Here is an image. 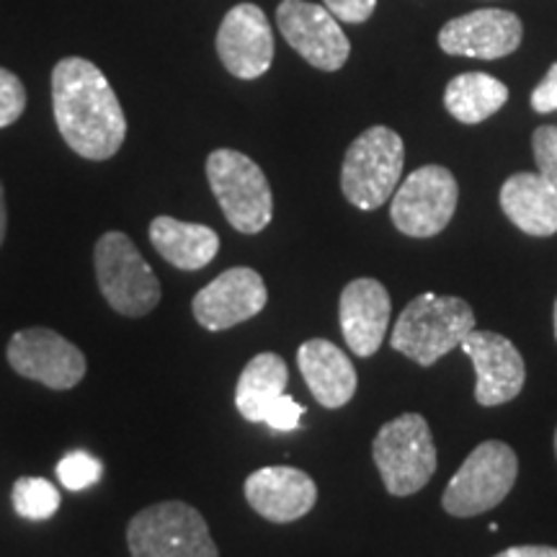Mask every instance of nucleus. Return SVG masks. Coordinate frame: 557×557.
<instances>
[{
    "mask_svg": "<svg viewBox=\"0 0 557 557\" xmlns=\"http://www.w3.org/2000/svg\"><path fill=\"white\" fill-rule=\"evenodd\" d=\"M276 26L299 58L325 73H336L351 54V41L325 5L308 0H282L276 9Z\"/></svg>",
    "mask_w": 557,
    "mask_h": 557,
    "instance_id": "nucleus-10",
    "label": "nucleus"
},
{
    "mask_svg": "<svg viewBox=\"0 0 557 557\" xmlns=\"http://www.w3.org/2000/svg\"><path fill=\"white\" fill-rule=\"evenodd\" d=\"M532 152L537 171L557 189V127H540L532 135Z\"/></svg>",
    "mask_w": 557,
    "mask_h": 557,
    "instance_id": "nucleus-26",
    "label": "nucleus"
},
{
    "mask_svg": "<svg viewBox=\"0 0 557 557\" xmlns=\"http://www.w3.org/2000/svg\"><path fill=\"white\" fill-rule=\"evenodd\" d=\"M519 478V457L506 442L491 438L470 451L442 496L449 517L470 519L504 504Z\"/></svg>",
    "mask_w": 557,
    "mask_h": 557,
    "instance_id": "nucleus-5",
    "label": "nucleus"
},
{
    "mask_svg": "<svg viewBox=\"0 0 557 557\" xmlns=\"http://www.w3.org/2000/svg\"><path fill=\"white\" fill-rule=\"evenodd\" d=\"M323 3L333 16L346 24H364L377 9V0H323Z\"/></svg>",
    "mask_w": 557,
    "mask_h": 557,
    "instance_id": "nucleus-28",
    "label": "nucleus"
},
{
    "mask_svg": "<svg viewBox=\"0 0 557 557\" xmlns=\"http://www.w3.org/2000/svg\"><path fill=\"white\" fill-rule=\"evenodd\" d=\"M5 227H9V212H5V191L3 184H0V246L5 240Z\"/></svg>",
    "mask_w": 557,
    "mask_h": 557,
    "instance_id": "nucleus-31",
    "label": "nucleus"
},
{
    "mask_svg": "<svg viewBox=\"0 0 557 557\" xmlns=\"http://www.w3.org/2000/svg\"><path fill=\"white\" fill-rule=\"evenodd\" d=\"M472 331H475V312L468 299L423 292L398 315L389 344L416 364L431 367L455 351Z\"/></svg>",
    "mask_w": 557,
    "mask_h": 557,
    "instance_id": "nucleus-2",
    "label": "nucleus"
},
{
    "mask_svg": "<svg viewBox=\"0 0 557 557\" xmlns=\"http://www.w3.org/2000/svg\"><path fill=\"white\" fill-rule=\"evenodd\" d=\"M524 26L511 11L480 9L447 21L438 32V47L455 58L500 60L519 50Z\"/></svg>",
    "mask_w": 557,
    "mask_h": 557,
    "instance_id": "nucleus-14",
    "label": "nucleus"
},
{
    "mask_svg": "<svg viewBox=\"0 0 557 557\" xmlns=\"http://www.w3.org/2000/svg\"><path fill=\"white\" fill-rule=\"evenodd\" d=\"M393 302L377 278H354L338 299V323L354 357L369 359L380 351L387 336Z\"/></svg>",
    "mask_w": 557,
    "mask_h": 557,
    "instance_id": "nucleus-16",
    "label": "nucleus"
},
{
    "mask_svg": "<svg viewBox=\"0 0 557 557\" xmlns=\"http://www.w3.org/2000/svg\"><path fill=\"white\" fill-rule=\"evenodd\" d=\"M493 557H557V547L519 545V547H508V549H504V553H498Z\"/></svg>",
    "mask_w": 557,
    "mask_h": 557,
    "instance_id": "nucleus-30",
    "label": "nucleus"
},
{
    "mask_svg": "<svg viewBox=\"0 0 557 557\" xmlns=\"http://www.w3.org/2000/svg\"><path fill=\"white\" fill-rule=\"evenodd\" d=\"M13 508L21 519L45 521L52 519L60 508V491L45 478H18L11 493Z\"/></svg>",
    "mask_w": 557,
    "mask_h": 557,
    "instance_id": "nucleus-23",
    "label": "nucleus"
},
{
    "mask_svg": "<svg viewBox=\"0 0 557 557\" xmlns=\"http://www.w3.org/2000/svg\"><path fill=\"white\" fill-rule=\"evenodd\" d=\"M207 178L214 199L238 233L259 235L274 218V197L261 165L238 150H214L207 158Z\"/></svg>",
    "mask_w": 557,
    "mask_h": 557,
    "instance_id": "nucleus-6",
    "label": "nucleus"
},
{
    "mask_svg": "<svg viewBox=\"0 0 557 557\" xmlns=\"http://www.w3.org/2000/svg\"><path fill=\"white\" fill-rule=\"evenodd\" d=\"M297 367L312 398L323 408H344L357 395V369L329 338H310L299 346Z\"/></svg>",
    "mask_w": 557,
    "mask_h": 557,
    "instance_id": "nucleus-18",
    "label": "nucleus"
},
{
    "mask_svg": "<svg viewBox=\"0 0 557 557\" xmlns=\"http://www.w3.org/2000/svg\"><path fill=\"white\" fill-rule=\"evenodd\" d=\"M52 111L67 148L86 160L114 158L127 137L122 103L90 60L65 58L54 65Z\"/></svg>",
    "mask_w": 557,
    "mask_h": 557,
    "instance_id": "nucleus-1",
    "label": "nucleus"
},
{
    "mask_svg": "<svg viewBox=\"0 0 557 557\" xmlns=\"http://www.w3.org/2000/svg\"><path fill=\"white\" fill-rule=\"evenodd\" d=\"M406 145L389 127H369L348 145L341 169V191L351 207L374 212L398 189Z\"/></svg>",
    "mask_w": 557,
    "mask_h": 557,
    "instance_id": "nucleus-3",
    "label": "nucleus"
},
{
    "mask_svg": "<svg viewBox=\"0 0 557 557\" xmlns=\"http://www.w3.org/2000/svg\"><path fill=\"white\" fill-rule=\"evenodd\" d=\"M289 369L278 354H259L246 364L240 372L238 387H235V406L238 413L250 423H261L267 418V410L271 408L278 395L287 393Z\"/></svg>",
    "mask_w": 557,
    "mask_h": 557,
    "instance_id": "nucleus-21",
    "label": "nucleus"
},
{
    "mask_svg": "<svg viewBox=\"0 0 557 557\" xmlns=\"http://www.w3.org/2000/svg\"><path fill=\"white\" fill-rule=\"evenodd\" d=\"M532 109L537 114H549L557 111V62L547 70V75L532 90Z\"/></svg>",
    "mask_w": 557,
    "mask_h": 557,
    "instance_id": "nucleus-29",
    "label": "nucleus"
},
{
    "mask_svg": "<svg viewBox=\"0 0 557 557\" xmlns=\"http://www.w3.org/2000/svg\"><path fill=\"white\" fill-rule=\"evenodd\" d=\"M96 282L111 310L127 318H143L160 302V282L143 259L129 235L111 230L94 250Z\"/></svg>",
    "mask_w": 557,
    "mask_h": 557,
    "instance_id": "nucleus-8",
    "label": "nucleus"
},
{
    "mask_svg": "<svg viewBox=\"0 0 557 557\" xmlns=\"http://www.w3.org/2000/svg\"><path fill=\"white\" fill-rule=\"evenodd\" d=\"M150 243L171 267L199 271L214 261L220 250V235L197 222H181L160 214L150 222Z\"/></svg>",
    "mask_w": 557,
    "mask_h": 557,
    "instance_id": "nucleus-20",
    "label": "nucleus"
},
{
    "mask_svg": "<svg viewBox=\"0 0 557 557\" xmlns=\"http://www.w3.org/2000/svg\"><path fill=\"white\" fill-rule=\"evenodd\" d=\"M459 348H462L465 357H470L472 367H475V400L480 406H504V403H511L524 389V357H521L519 348L506 336L493 331H472L459 344Z\"/></svg>",
    "mask_w": 557,
    "mask_h": 557,
    "instance_id": "nucleus-13",
    "label": "nucleus"
},
{
    "mask_svg": "<svg viewBox=\"0 0 557 557\" xmlns=\"http://www.w3.org/2000/svg\"><path fill=\"white\" fill-rule=\"evenodd\" d=\"M243 491H246L248 506L274 524H289V521L308 517L318 500L315 480L289 465L250 472Z\"/></svg>",
    "mask_w": 557,
    "mask_h": 557,
    "instance_id": "nucleus-17",
    "label": "nucleus"
},
{
    "mask_svg": "<svg viewBox=\"0 0 557 557\" xmlns=\"http://www.w3.org/2000/svg\"><path fill=\"white\" fill-rule=\"evenodd\" d=\"M508 101L506 83L487 73H462L447 83L444 107L457 122L480 124L491 120Z\"/></svg>",
    "mask_w": 557,
    "mask_h": 557,
    "instance_id": "nucleus-22",
    "label": "nucleus"
},
{
    "mask_svg": "<svg viewBox=\"0 0 557 557\" xmlns=\"http://www.w3.org/2000/svg\"><path fill=\"white\" fill-rule=\"evenodd\" d=\"M553 318H555V338H557V299H555V315Z\"/></svg>",
    "mask_w": 557,
    "mask_h": 557,
    "instance_id": "nucleus-32",
    "label": "nucleus"
},
{
    "mask_svg": "<svg viewBox=\"0 0 557 557\" xmlns=\"http://www.w3.org/2000/svg\"><path fill=\"white\" fill-rule=\"evenodd\" d=\"M459 186L444 165H421L393 194L389 220L408 238H434L457 212Z\"/></svg>",
    "mask_w": 557,
    "mask_h": 557,
    "instance_id": "nucleus-9",
    "label": "nucleus"
},
{
    "mask_svg": "<svg viewBox=\"0 0 557 557\" xmlns=\"http://www.w3.org/2000/svg\"><path fill=\"white\" fill-rule=\"evenodd\" d=\"M5 357L13 372L50 389H70L86 377V357L81 348L50 329L13 333Z\"/></svg>",
    "mask_w": 557,
    "mask_h": 557,
    "instance_id": "nucleus-11",
    "label": "nucleus"
},
{
    "mask_svg": "<svg viewBox=\"0 0 557 557\" xmlns=\"http://www.w3.org/2000/svg\"><path fill=\"white\" fill-rule=\"evenodd\" d=\"M218 54L235 78H261L274 60V32H271L267 13L253 3L230 9L218 32Z\"/></svg>",
    "mask_w": 557,
    "mask_h": 557,
    "instance_id": "nucleus-15",
    "label": "nucleus"
},
{
    "mask_svg": "<svg viewBox=\"0 0 557 557\" xmlns=\"http://www.w3.org/2000/svg\"><path fill=\"white\" fill-rule=\"evenodd\" d=\"M26 109V88L11 70L0 67V129L11 127Z\"/></svg>",
    "mask_w": 557,
    "mask_h": 557,
    "instance_id": "nucleus-25",
    "label": "nucleus"
},
{
    "mask_svg": "<svg viewBox=\"0 0 557 557\" xmlns=\"http://www.w3.org/2000/svg\"><path fill=\"white\" fill-rule=\"evenodd\" d=\"M555 455H557V429H555Z\"/></svg>",
    "mask_w": 557,
    "mask_h": 557,
    "instance_id": "nucleus-33",
    "label": "nucleus"
},
{
    "mask_svg": "<svg viewBox=\"0 0 557 557\" xmlns=\"http://www.w3.org/2000/svg\"><path fill=\"white\" fill-rule=\"evenodd\" d=\"M127 545L132 557H220L205 517L184 500L143 508L129 521Z\"/></svg>",
    "mask_w": 557,
    "mask_h": 557,
    "instance_id": "nucleus-7",
    "label": "nucleus"
},
{
    "mask_svg": "<svg viewBox=\"0 0 557 557\" xmlns=\"http://www.w3.org/2000/svg\"><path fill=\"white\" fill-rule=\"evenodd\" d=\"M385 491L395 498L413 496L436 472V444L421 413H403L377 431L372 444Z\"/></svg>",
    "mask_w": 557,
    "mask_h": 557,
    "instance_id": "nucleus-4",
    "label": "nucleus"
},
{
    "mask_svg": "<svg viewBox=\"0 0 557 557\" xmlns=\"http://www.w3.org/2000/svg\"><path fill=\"white\" fill-rule=\"evenodd\" d=\"M302 416H305V408L299 406L292 395L284 393V395H278L274 403H271L263 423H269V429H274V431H295V429H299Z\"/></svg>",
    "mask_w": 557,
    "mask_h": 557,
    "instance_id": "nucleus-27",
    "label": "nucleus"
},
{
    "mask_svg": "<svg viewBox=\"0 0 557 557\" xmlns=\"http://www.w3.org/2000/svg\"><path fill=\"white\" fill-rule=\"evenodd\" d=\"M58 475L67 491H86V487L99 483L103 475V465L101 459L88 455V451L75 449L60 459Z\"/></svg>",
    "mask_w": 557,
    "mask_h": 557,
    "instance_id": "nucleus-24",
    "label": "nucleus"
},
{
    "mask_svg": "<svg viewBox=\"0 0 557 557\" xmlns=\"http://www.w3.org/2000/svg\"><path fill=\"white\" fill-rule=\"evenodd\" d=\"M500 209L521 233L549 238L557 233V189L542 173H517L500 186Z\"/></svg>",
    "mask_w": 557,
    "mask_h": 557,
    "instance_id": "nucleus-19",
    "label": "nucleus"
},
{
    "mask_svg": "<svg viewBox=\"0 0 557 557\" xmlns=\"http://www.w3.org/2000/svg\"><path fill=\"white\" fill-rule=\"evenodd\" d=\"M269 292L256 269L235 267L222 271L218 278L197 292L191 312L207 331H227L246 323L267 308Z\"/></svg>",
    "mask_w": 557,
    "mask_h": 557,
    "instance_id": "nucleus-12",
    "label": "nucleus"
}]
</instances>
